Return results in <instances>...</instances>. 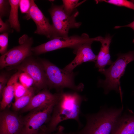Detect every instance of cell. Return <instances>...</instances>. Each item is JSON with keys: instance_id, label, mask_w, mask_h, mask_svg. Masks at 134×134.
Here are the masks:
<instances>
[{"instance_id": "obj_1", "label": "cell", "mask_w": 134, "mask_h": 134, "mask_svg": "<svg viewBox=\"0 0 134 134\" xmlns=\"http://www.w3.org/2000/svg\"><path fill=\"white\" fill-rule=\"evenodd\" d=\"M58 98L54 107L51 115L45 132L51 133L57 130V126L61 122L68 119H73L77 123L78 127L82 124L79 119L81 108L83 101L87 99L77 92L67 93L59 92Z\"/></svg>"}, {"instance_id": "obj_2", "label": "cell", "mask_w": 134, "mask_h": 134, "mask_svg": "<svg viewBox=\"0 0 134 134\" xmlns=\"http://www.w3.org/2000/svg\"><path fill=\"white\" fill-rule=\"evenodd\" d=\"M123 110V105L118 108L104 105L96 113L84 114L85 125L74 134H110L115 121Z\"/></svg>"}, {"instance_id": "obj_3", "label": "cell", "mask_w": 134, "mask_h": 134, "mask_svg": "<svg viewBox=\"0 0 134 134\" xmlns=\"http://www.w3.org/2000/svg\"><path fill=\"white\" fill-rule=\"evenodd\" d=\"M117 56V59L109 67L98 70L105 77L104 80H99V86L103 88L105 95L111 91H114L119 93L122 97L120 79L124 75L127 65L134 61V50L125 53H119Z\"/></svg>"}, {"instance_id": "obj_4", "label": "cell", "mask_w": 134, "mask_h": 134, "mask_svg": "<svg viewBox=\"0 0 134 134\" xmlns=\"http://www.w3.org/2000/svg\"><path fill=\"white\" fill-rule=\"evenodd\" d=\"M41 61V64L45 71L50 87L56 89L59 92L64 88L72 89L75 92L82 91L83 84L76 85L74 81V74L69 73L61 69L55 65L45 60Z\"/></svg>"}, {"instance_id": "obj_5", "label": "cell", "mask_w": 134, "mask_h": 134, "mask_svg": "<svg viewBox=\"0 0 134 134\" xmlns=\"http://www.w3.org/2000/svg\"><path fill=\"white\" fill-rule=\"evenodd\" d=\"M101 36L90 38L87 34L80 36L74 35L67 37H57L35 47L31 50L35 54L39 55L48 52L65 48L73 49V52L86 42L91 41H100Z\"/></svg>"}, {"instance_id": "obj_6", "label": "cell", "mask_w": 134, "mask_h": 134, "mask_svg": "<svg viewBox=\"0 0 134 134\" xmlns=\"http://www.w3.org/2000/svg\"><path fill=\"white\" fill-rule=\"evenodd\" d=\"M52 22L54 38L57 37H67L70 29L78 28L81 25L76 18L79 14L77 10L71 15L65 12L63 5H57L53 3L49 10Z\"/></svg>"}, {"instance_id": "obj_7", "label": "cell", "mask_w": 134, "mask_h": 134, "mask_svg": "<svg viewBox=\"0 0 134 134\" xmlns=\"http://www.w3.org/2000/svg\"><path fill=\"white\" fill-rule=\"evenodd\" d=\"M33 42L32 37L26 34L22 35L19 39L20 45L9 50L0 57V69L16 66L23 62L32 54Z\"/></svg>"}, {"instance_id": "obj_8", "label": "cell", "mask_w": 134, "mask_h": 134, "mask_svg": "<svg viewBox=\"0 0 134 134\" xmlns=\"http://www.w3.org/2000/svg\"><path fill=\"white\" fill-rule=\"evenodd\" d=\"M56 102L48 106L38 107L30 111L22 120L21 134H35L39 132L41 127L49 121Z\"/></svg>"}, {"instance_id": "obj_9", "label": "cell", "mask_w": 134, "mask_h": 134, "mask_svg": "<svg viewBox=\"0 0 134 134\" xmlns=\"http://www.w3.org/2000/svg\"><path fill=\"white\" fill-rule=\"evenodd\" d=\"M7 69L9 70L17 69L27 73L33 79L34 85L38 89L45 88L48 86L47 79L42 65L34 61L29 60L22 62Z\"/></svg>"}, {"instance_id": "obj_10", "label": "cell", "mask_w": 134, "mask_h": 134, "mask_svg": "<svg viewBox=\"0 0 134 134\" xmlns=\"http://www.w3.org/2000/svg\"><path fill=\"white\" fill-rule=\"evenodd\" d=\"M31 6L28 13L25 18L27 19H31L35 24L36 29L34 33L43 35L50 39L54 38L53 26L50 24L48 19L44 15L34 0H31Z\"/></svg>"}, {"instance_id": "obj_11", "label": "cell", "mask_w": 134, "mask_h": 134, "mask_svg": "<svg viewBox=\"0 0 134 134\" xmlns=\"http://www.w3.org/2000/svg\"><path fill=\"white\" fill-rule=\"evenodd\" d=\"M91 41L85 43L73 52L76 54L74 59L67 65L63 69L69 73L73 70L77 66L84 62H95L97 57L93 52L91 45L94 42Z\"/></svg>"}, {"instance_id": "obj_12", "label": "cell", "mask_w": 134, "mask_h": 134, "mask_svg": "<svg viewBox=\"0 0 134 134\" xmlns=\"http://www.w3.org/2000/svg\"><path fill=\"white\" fill-rule=\"evenodd\" d=\"M22 120L9 111L1 112L0 115V134H18L22 129Z\"/></svg>"}, {"instance_id": "obj_13", "label": "cell", "mask_w": 134, "mask_h": 134, "mask_svg": "<svg viewBox=\"0 0 134 134\" xmlns=\"http://www.w3.org/2000/svg\"><path fill=\"white\" fill-rule=\"evenodd\" d=\"M110 134H134V113L126 109L117 118Z\"/></svg>"}, {"instance_id": "obj_14", "label": "cell", "mask_w": 134, "mask_h": 134, "mask_svg": "<svg viewBox=\"0 0 134 134\" xmlns=\"http://www.w3.org/2000/svg\"><path fill=\"white\" fill-rule=\"evenodd\" d=\"M58 96V93L53 94L45 89L34 96L28 104L22 109V111H30L38 107L48 106L56 102Z\"/></svg>"}, {"instance_id": "obj_15", "label": "cell", "mask_w": 134, "mask_h": 134, "mask_svg": "<svg viewBox=\"0 0 134 134\" xmlns=\"http://www.w3.org/2000/svg\"><path fill=\"white\" fill-rule=\"evenodd\" d=\"M112 38L110 35H107L104 37H102L100 41L101 47L95 62V67L98 70L104 68L106 66L111 65L113 62L111 60L109 51Z\"/></svg>"}, {"instance_id": "obj_16", "label": "cell", "mask_w": 134, "mask_h": 134, "mask_svg": "<svg viewBox=\"0 0 134 134\" xmlns=\"http://www.w3.org/2000/svg\"><path fill=\"white\" fill-rule=\"evenodd\" d=\"M21 71L18 70L13 74L10 78L3 91L2 99L0 102L1 110H4L12 102L14 96V87L17 82Z\"/></svg>"}, {"instance_id": "obj_17", "label": "cell", "mask_w": 134, "mask_h": 134, "mask_svg": "<svg viewBox=\"0 0 134 134\" xmlns=\"http://www.w3.org/2000/svg\"><path fill=\"white\" fill-rule=\"evenodd\" d=\"M20 0H9L11 8L7 20L10 27L18 32L20 31V24L18 16V9Z\"/></svg>"}, {"instance_id": "obj_18", "label": "cell", "mask_w": 134, "mask_h": 134, "mask_svg": "<svg viewBox=\"0 0 134 134\" xmlns=\"http://www.w3.org/2000/svg\"><path fill=\"white\" fill-rule=\"evenodd\" d=\"M34 90L31 87L28 89L26 93L23 96L15 100L12 104L13 109L15 111L22 109L29 103L34 96Z\"/></svg>"}, {"instance_id": "obj_19", "label": "cell", "mask_w": 134, "mask_h": 134, "mask_svg": "<svg viewBox=\"0 0 134 134\" xmlns=\"http://www.w3.org/2000/svg\"><path fill=\"white\" fill-rule=\"evenodd\" d=\"M97 3L104 2L118 6H123L134 10V2L126 0H95Z\"/></svg>"}, {"instance_id": "obj_20", "label": "cell", "mask_w": 134, "mask_h": 134, "mask_svg": "<svg viewBox=\"0 0 134 134\" xmlns=\"http://www.w3.org/2000/svg\"><path fill=\"white\" fill-rule=\"evenodd\" d=\"M63 5L65 12L67 14L71 15L77 10L79 0H63Z\"/></svg>"}, {"instance_id": "obj_21", "label": "cell", "mask_w": 134, "mask_h": 134, "mask_svg": "<svg viewBox=\"0 0 134 134\" xmlns=\"http://www.w3.org/2000/svg\"><path fill=\"white\" fill-rule=\"evenodd\" d=\"M19 79L20 83L27 89L34 85V81L31 76L27 73L23 72L20 74Z\"/></svg>"}, {"instance_id": "obj_22", "label": "cell", "mask_w": 134, "mask_h": 134, "mask_svg": "<svg viewBox=\"0 0 134 134\" xmlns=\"http://www.w3.org/2000/svg\"><path fill=\"white\" fill-rule=\"evenodd\" d=\"M11 7L9 0H0V17L7 16L9 15Z\"/></svg>"}, {"instance_id": "obj_23", "label": "cell", "mask_w": 134, "mask_h": 134, "mask_svg": "<svg viewBox=\"0 0 134 134\" xmlns=\"http://www.w3.org/2000/svg\"><path fill=\"white\" fill-rule=\"evenodd\" d=\"M8 33H4L0 35V53L2 55L7 51Z\"/></svg>"}, {"instance_id": "obj_24", "label": "cell", "mask_w": 134, "mask_h": 134, "mask_svg": "<svg viewBox=\"0 0 134 134\" xmlns=\"http://www.w3.org/2000/svg\"><path fill=\"white\" fill-rule=\"evenodd\" d=\"M28 89L20 83L16 82L14 87V96L15 100L24 95Z\"/></svg>"}, {"instance_id": "obj_25", "label": "cell", "mask_w": 134, "mask_h": 134, "mask_svg": "<svg viewBox=\"0 0 134 134\" xmlns=\"http://www.w3.org/2000/svg\"><path fill=\"white\" fill-rule=\"evenodd\" d=\"M31 6V0H20L19 6L21 13L27 14L29 13Z\"/></svg>"}, {"instance_id": "obj_26", "label": "cell", "mask_w": 134, "mask_h": 134, "mask_svg": "<svg viewBox=\"0 0 134 134\" xmlns=\"http://www.w3.org/2000/svg\"><path fill=\"white\" fill-rule=\"evenodd\" d=\"M0 32L3 33L10 32V25L7 21L4 22L2 21V18L0 17Z\"/></svg>"}, {"instance_id": "obj_27", "label": "cell", "mask_w": 134, "mask_h": 134, "mask_svg": "<svg viewBox=\"0 0 134 134\" xmlns=\"http://www.w3.org/2000/svg\"><path fill=\"white\" fill-rule=\"evenodd\" d=\"M8 78L4 75L1 74L0 76V95L2 97L3 90L6 86V84L7 83Z\"/></svg>"}, {"instance_id": "obj_28", "label": "cell", "mask_w": 134, "mask_h": 134, "mask_svg": "<svg viewBox=\"0 0 134 134\" xmlns=\"http://www.w3.org/2000/svg\"><path fill=\"white\" fill-rule=\"evenodd\" d=\"M64 128L62 126H60L58 127L57 129V132L55 134H51L46 132V134H74V132H70L68 133H66L64 131Z\"/></svg>"}, {"instance_id": "obj_29", "label": "cell", "mask_w": 134, "mask_h": 134, "mask_svg": "<svg viewBox=\"0 0 134 134\" xmlns=\"http://www.w3.org/2000/svg\"><path fill=\"white\" fill-rule=\"evenodd\" d=\"M123 27H129L131 28L134 31V20L131 23L127 25L123 26H116L114 28L115 29H118ZM133 42L134 43V38L133 40Z\"/></svg>"}, {"instance_id": "obj_30", "label": "cell", "mask_w": 134, "mask_h": 134, "mask_svg": "<svg viewBox=\"0 0 134 134\" xmlns=\"http://www.w3.org/2000/svg\"><path fill=\"white\" fill-rule=\"evenodd\" d=\"M35 134H46V133L44 131H43L42 132H38Z\"/></svg>"}, {"instance_id": "obj_31", "label": "cell", "mask_w": 134, "mask_h": 134, "mask_svg": "<svg viewBox=\"0 0 134 134\" xmlns=\"http://www.w3.org/2000/svg\"><path fill=\"white\" fill-rule=\"evenodd\" d=\"M21 134V133H19V134Z\"/></svg>"}, {"instance_id": "obj_32", "label": "cell", "mask_w": 134, "mask_h": 134, "mask_svg": "<svg viewBox=\"0 0 134 134\" xmlns=\"http://www.w3.org/2000/svg\"><path fill=\"white\" fill-rule=\"evenodd\" d=\"M133 1H134V0H133Z\"/></svg>"}, {"instance_id": "obj_33", "label": "cell", "mask_w": 134, "mask_h": 134, "mask_svg": "<svg viewBox=\"0 0 134 134\" xmlns=\"http://www.w3.org/2000/svg\"></svg>"}]
</instances>
